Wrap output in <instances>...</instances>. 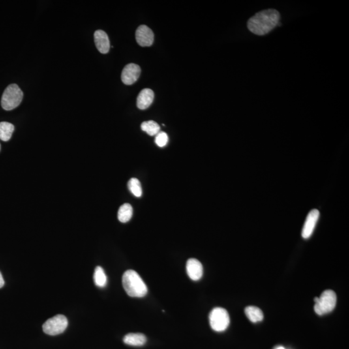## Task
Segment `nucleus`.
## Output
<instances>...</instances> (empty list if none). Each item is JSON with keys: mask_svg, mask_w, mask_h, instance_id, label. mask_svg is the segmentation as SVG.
Listing matches in <instances>:
<instances>
[{"mask_svg": "<svg viewBox=\"0 0 349 349\" xmlns=\"http://www.w3.org/2000/svg\"><path fill=\"white\" fill-rule=\"evenodd\" d=\"M280 14L274 8L258 12L248 20L247 27L251 33L258 36H264L279 24Z\"/></svg>", "mask_w": 349, "mask_h": 349, "instance_id": "1", "label": "nucleus"}, {"mask_svg": "<svg viewBox=\"0 0 349 349\" xmlns=\"http://www.w3.org/2000/svg\"><path fill=\"white\" fill-rule=\"evenodd\" d=\"M123 285L130 297H143L147 293V287L140 275L133 270L126 271L123 276Z\"/></svg>", "mask_w": 349, "mask_h": 349, "instance_id": "2", "label": "nucleus"}, {"mask_svg": "<svg viewBox=\"0 0 349 349\" xmlns=\"http://www.w3.org/2000/svg\"><path fill=\"white\" fill-rule=\"evenodd\" d=\"M23 93L18 85L10 84L5 89L1 97V106L3 110L10 111L21 104Z\"/></svg>", "mask_w": 349, "mask_h": 349, "instance_id": "3", "label": "nucleus"}, {"mask_svg": "<svg viewBox=\"0 0 349 349\" xmlns=\"http://www.w3.org/2000/svg\"><path fill=\"white\" fill-rule=\"evenodd\" d=\"M314 311L319 316L329 314L335 309L337 303V296L333 290H327L321 294L320 297L314 299Z\"/></svg>", "mask_w": 349, "mask_h": 349, "instance_id": "4", "label": "nucleus"}, {"mask_svg": "<svg viewBox=\"0 0 349 349\" xmlns=\"http://www.w3.org/2000/svg\"><path fill=\"white\" fill-rule=\"evenodd\" d=\"M209 325L216 332H223L230 325V319L228 312L221 307H216L211 310L209 315Z\"/></svg>", "mask_w": 349, "mask_h": 349, "instance_id": "5", "label": "nucleus"}, {"mask_svg": "<svg viewBox=\"0 0 349 349\" xmlns=\"http://www.w3.org/2000/svg\"><path fill=\"white\" fill-rule=\"evenodd\" d=\"M68 321L65 316L59 314L47 320L43 325V331L47 335L56 336L63 333L67 329Z\"/></svg>", "mask_w": 349, "mask_h": 349, "instance_id": "6", "label": "nucleus"}, {"mask_svg": "<svg viewBox=\"0 0 349 349\" xmlns=\"http://www.w3.org/2000/svg\"><path fill=\"white\" fill-rule=\"evenodd\" d=\"M319 217H320V211L318 209H312L308 213L302 229L301 235L303 239H307L312 236Z\"/></svg>", "mask_w": 349, "mask_h": 349, "instance_id": "7", "label": "nucleus"}, {"mask_svg": "<svg viewBox=\"0 0 349 349\" xmlns=\"http://www.w3.org/2000/svg\"><path fill=\"white\" fill-rule=\"evenodd\" d=\"M141 70L140 66L135 64L126 65L122 72L121 79L124 84H134L140 76Z\"/></svg>", "mask_w": 349, "mask_h": 349, "instance_id": "8", "label": "nucleus"}, {"mask_svg": "<svg viewBox=\"0 0 349 349\" xmlns=\"http://www.w3.org/2000/svg\"><path fill=\"white\" fill-rule=\"evenodd\" d=\"M136 40L142 47L151 46L154 41V34L150 28L146 25H140L136 31Z\"/></svg>", "mask_w": 349, "mask_h": 349, "instance_id": "9", "label": "nucleus"}, {"mask_svg": "<svg viewBox=\"0 0 349 349\" xmlns=\"http://www.w3.org/2000/svg\"><path fill=\"white\" fill-rule=\"evenodd\" d=\"M186 272L188 276L193 281H199L203 277V265L200 261L196 259H190L186 263Z\"/></svg>", "mask_w": 349, "mask_h": 349, "instance_id": "10", "label": "nucleus"}, {"mask_svg": "<svg viewBox=\"0 0 349 349\" xmlns=\"http://www.w3.org/2000/svg\"><path fill=\"white\" fill-rule=\"evenodd\" d=\"M96 48L102 54H107L110 49V42L108 34L102 30H97L94 34Z\"/></svg>", "mask_w": 349, "mask_h": 349, "instance_id": "11", "label": "nucleus"}, {"mask_svg": "<svg viewBox=\"0 0 349 349\" xmlns=\"http://www.w3.org/2000/svg\"><path fill=\"white\" fill-rule=\"evenodd\" d=\"M153 100L154 93L151 89H142L137 97V106L140 110H145L151 106Z\"/></svg>", "mask_w": 349, "mask_h": 349, "instance_id": "12", "label": "nucleus"}, {"mask_svg": "<svg viewBox=\"0 0 349 349\" xmlns=\"http://www.w3.org/2000/svg\"><path fill=\"white\" fill-rule=\"evenodd\" d=\"M147 338L144 335L141 333H130L124 336V344L130 346H143L146 343Z\"/></svg>", "mask_w": 349, "mask_h": 349, "instance_id": "13", "label": "nucleus"}, {"mask_svg": "<svg viewBox=\"0 0 349 349\" xmlns=\"http://www.w3.org/2000/svg\"><path fill=\"white\" fill-rule=\"evenodd\" d=\"M245 312L246 316L252 323L261 322L264 318V314H263L262 310L260 308L254 307V306H248L245 308Z\"/></svg>", "mask_w": 349, "mask_h": 349, "instance_id": "14", "label": "nucleus"}, {"mask_svg": "<svg viewBox=\"0 0 349 349\" xmlns=\"http://www.w3.org/2000/svg\"><path fill=\"white\" fill-rule=\"evenodd\" d=\"M133 208L132 205L125 203L120 207L119 211H118V219L121 222H127L132 219L133 216Z\"/></svg>", "mask_w": 349, "mask_h": 349, "instance_id": "15", "label": "nucleus"}, {"mask_svg": "<svg viewBox=\"0 0 349 349\" xmlns=\"http://www.w3.org/2000/svg\"><path fill=\"white\" fill-rule=\"evenodd\" d=\"M14 126L11 123L7 122L0 123V139L4 142H7L11 138L13 134Z\"/></svg>", "mask_w": 349, "mask_h": 349, "instance_id": "16", "label": "nucleus"}, {"mask_svg": "<svg viewBox=\"0 0 349 349\" xmlns=\"http://www.w3.org/2000/svg\"><path fill=\"white\" fill-rule=\"evenodd\" d=\"M94 282L96 286L103 288L107 284V276L101 267H96L93 276Z\"/></svg>", "mask_w": 349, "mask_h": 349, "instance_id": "17", "label": "nucleus"}, {"mask_svg": "<svg viewBox=\"0 0 349 349\" xmlns=\"http://www.w3.org/2000/svg\"><path fill=\"white\" fill-rule=\"evenodd\" d=\"M141 129L149 136H156L160 132L159 125L153 121L144 122L141 124Z\"/></svg>", "mask_w": 349, "mask_h": 349, "instance_id": "18", "label": "nucleus"}, {"mask_svg": "<svg viewBox=\"0 0 349 349\" xmlns=\"http://www.w3.org/2000/svg\"><path fill=\"white\" fill-rule=\"evenodd\" d=\"M128 188L130 191L134 196L137 198H140L142 195V186L140 182L136 178L131 179L128 183Z\"/></svg>", "mask_w": 349, "mask_h": 349, "instance_id": "19", "label": "nucleus"}, {"mask_svg": "<svg viewBox=\"0 0 349 349\" xmlns=\"http://www.w3.org/2000/svg\"><path fill=\"white\" fill-rule=\"evenodd\" d=\"M169 140L168 135L163 132H160L155 136V142L158 147H163L168 144Z\"/></svg>", "mask_w": 349, "mask_h": 349, "instance_id": "20", "label": "nucleus"}, {"mask_svg": "<svg viewBox=\"0 0 349 349\" xmlns=\"http://www.w3.org/2000/svg\"><path fill=\"white\" fill-rule=\"evenodd\" d=\"M4 284H5V281H4L3 276H2L1 272H0V288L3 287Z\"/></svg>", "mask_w": 349, "mask_h": 349, "instance_id": "21", "label": "nucleus"}, {"mask_svg": "<svg viewBox=\"0 0 349 349\" xmlns=\"http://www.w3.org/2000/svg\"><path fill=\"white\" fill-rule=\"evenodd\" d=\"M275 349H286L283 348V347H282V346H278V347H277V348H276Z\"/></svg>", "mask_w": 349, "mask_h": 349, "instance_id": "22", "label": "nucleus"}, {"mask_svg": "<svg viewBox=\"0 0 349 349\" xmlns=\"http://www.w3.org/2000/svg\"><path fill=\"white\" fill-rule=\"evenodd\" d=\"M0 150H1V145H0Z\"/></svg>", "mask_w": 349, "mask_h": 349, "instance_id": "23", "label": "nucleus"}]
</instances>
